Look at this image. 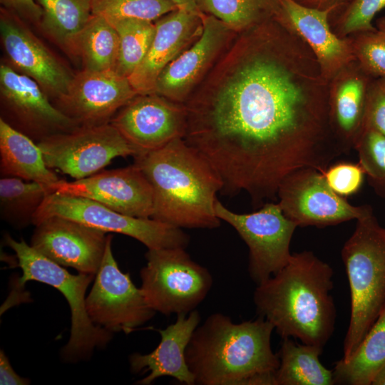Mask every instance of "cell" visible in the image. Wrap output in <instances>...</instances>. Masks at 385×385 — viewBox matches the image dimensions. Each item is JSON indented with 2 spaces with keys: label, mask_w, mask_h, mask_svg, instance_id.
<instances>
[{
  "label": "cell",
  "mask_w": 385,
  "mask_h": 385,
  "mask_svg": "<svg viewBox=\"0 0 385 385\" xmlns=\"http://www.w3.org/2000/svg\"><path fill=\"white\" fill-rule=\"evenodd\" d=\"M233 74L187 111L185 141L258 207L292 172L323 173L344 154L329 123V82L304 41L276 19L249 29Z\"/></svg>",
  "instance_id": "1"
},
{
  "label": "cell",
  "mask_w": 385,
  "mask_h": 385,
  "mask_svg": "<svg viewBox=\"0 0 385 385\" xmlns=\"http://www.w3.org/2000/svg\"><path fill=\"white\" fill-rule=\"evenodd\" d=\"M333 270L312 251L292 254L287 264L257 284L253 302L259 317L279 336L322 349L332 337L337 312Z\"/></svg>",
  "instance_id": "2"
},
{
  "label": "cell",
  "mask_w": 385,
  "mask_h": 385,
  "mask_svg": "<svg viewBox=\"0 0 385 385\" xmlns=\"http://www.w3.org/2000/svg\"><path fill=\"white\" fill-rule=\"evenodd\" d=\"M273 330L261 317L235 323L222 313L209 315L185 351L195 385H276L279 359L271 346Z\"/></svg>",
  "instance_id": "3"
},
{
  "label": "cell",
  "mask_w": 385,
  "mask_h": 385,
  "mask_svg": "<svg viewBox=\"0 0 385 385\" xmlns=\"http://www.w3.org/2000/svg\"><path fill=\"white\" fill-rule=\"evenodd\" d=\"M134 158L152 187L151 218L181 229L220 225L215 204L223 181L207 159L184 139Z\"/></svg>",
  "instance_id": "4"
},
{
  "label": "cell",
  "mask_w": 385,
  "mask_h": 385,
  "mask_svg": "<svg viewBox=\"0 0 385 385\" xmlns=\"http://www.w3.org/2000/svg\"><path fill=\"white\" fill-rule=\"evenodd\" d=\"M356 220L341 255L348 277L351 314L342 359H349L385 309V227L370 205Z\"/></svg>",
  "instance_id": "5"
},
{
  "label": "cell",
  "mask_w": 385,
  "mask_h": 385,
  "mask_svg": "<svg viewBox=\"0 0 385 385\" xmlns=\"http://www.w3.org/2000/svg\"><path fill=\"white\" fill-rule=\"evenodd\" d=\"M6 245L14 251L22 270L20 284L34 280L57 289L66 299L71 314V334L61 350L66 361L89 358L95 348H103L111 341L112 332L94 324L86 308V293L95 274H71L63 266L47 258L23 240L4 236Z\"/></svg>",
  "instance_id": "6"
},
{
  "label": "cell",
  "mask_w": 385,
  "mask_h": 385,
  "mask_svg": "<svg viewBox=\"0 0 385 385\" xmlns=\"http://www.w3.org/2000/svg\"><path fill=\"white\" fill-rule=\"evenodd\" d=\"M140 272V290L149 307L164 315L189 314L212 286L209 270L192 260L185 248L148 249Z\"/></svg>",
  "instance_id": "7"
},
{
  "label": "cell",
  "mask_w": 385,
  "mask_h": 385,
  "mask_svg": "<svg viewBox=\"0 0 385 385\" xmlns=\"http://www.w3.org/2000/svg\"><path fill=\"white\" fill-rule=\"evenodd\" d=\"M52 216L68 218L88 227L133 237L148 249L186 248L190 237L181 228L153 218L132 217L95 200L60 193H48L36 212L33 225Z\"/></svg>",
  "instance_id": "8"
},
{
  "label": "cell",
  "mask_w": 385,
  "mask_h": 385,
  "mask_svg": "<svg viewBox=\"0 0 385 385\" xmlns=\"http://www.w3.org/2000/svg\"><path fill=\"white\" fill-rule=\"evenodd\" d=\"M215 212L246 243L249 250L248 273L257 285L287 264L292 255L290 242L298 226L284 215L278 202H265L255 212L240 214L217 200Z\"/></svg>",
  "instance_id": "9"
},
{
  "label": "cell",
  "mask_w": 385,
  "mask_h": 385,
  "mask_svg": "<svg viewBox=\"0 0 385 385\" xmlns=\"http://www.w3.org/2000/svg\"><path fill=\"white\" fill-rule=\"evenodd\" d=\"M47 166L75 180L91 176L118 157L135 153L111 123L79 125L48 136L38 143Z\"/></svg>",
  "instance_id": "10"
},
{
  "label": "cell",
  "mask_w": 385,
  "mask_h": 385,
  "mask_svg": "<svg viewBox=\"0 0 385 385\" xmlns=\"http://www.w3.org/2000/svg\"><path fill=\"white\" fill-rule=\"evenodd\" d=\"M112 235H107L105 252L86 298L91 322L106 330L129 334L151 319L155 312L128 273L120 270L112 252Z\"/></svg>",
  "instance_id": "11"
},
{
  "label": "cell",
  "mask_w": 385,
  "mask_h": 385,
  "mask_svg": "<svg viewBox=\"0 0 385 385\" xmlns=\"http://www.w3.org/2000/svg\"><path fill=\"white\" fill-rule=\"evenodd\" d=\"M277 197L284 215L298 227H323L357 220L369 205L354 206L335 193L320 171L304 168L288 175Z\"/></svg>",
  "instance_id": "12"
},
{
  "label": "cell",
  "mask_w": 385,
  "mask_h": 385,
  "mask_svg": "<svg viewBox=\"0 0 385 385\" xmlns=\"http://www.w3.org/2000/svg\"><path fill=\"white\" fill-rule=\"evenodd\" d=\"M0 92L8 117L3 120L37 143L79 126L49 101L35 80L4 63L0 66Z\"/></svg>",
  "instance_id": "13"
},
{
  "label": "cell",
  "mask_w": 385,
  "mask_h": 385,
  "mask_svg": "<svg viewBox=\"0 0 385 385\" xmlns=\"http://www.w3.org/2000/svg\"><path fill=\"white\" fill-rule=\"evenodd\" d=\"M138 95L110 121L135 150L134 157L183 138L187 128V111L155 93Z\"/></svg>",
  "instance_id": "14"
},
{
  "label": "cell",
  "mask_w": 385,
  "mask_h": 385,
  "mask_svg": "<svg viewBox=\"0 0 385 385\" xmlns=\"http://www.w3.org/2000/svg\"><path fill=\"white\" fill-rule=\"evenodd\" d=\"M0 34L12 68L35 80L47 96L56 101L67 94L74 76L31 31L23 19L2 7Z\"/></svg>",
  "instance_id": "15"
},
{
  "label": "cell",
  "mask_w": 385,
  "mask_h": 385,
  "mask_svg": "<svg viewBox=\"0 0 385 385\" xmlns=\"http://www.w3.org/2000/svg\"><path fill=\"white\" fill-rule=\"evenodd\" d=\"M51 190L88 198L132 217L151 218L153 213L152 187L135 163L73 181L61 180Z\"/></svg>",
  "instance_id": "16"
},
{
  "label": "cell",
  "mask_w": 385,
  "mask_h": 385,
  "mask_svg": "<svg viewBox=\"0 0 385 385\" xmlns=\"http://www.w3.org/2000/svg\"><path fill=\"white\" fill-rule=\"evenodd\" d=\"M138 93L128 77L115 71L83 70L74 76L67 94L54 105L78 125L110 123Z\"/></svg>",
  "instance_id": "17"
},
{
  "label": "cell",
  "mask_w": 385,
  "mask_h": 385,
  "mask_svg": "<svg viewBox=\"0 0 385 385\" xmlns=\"http://www.w3.org/2000/svg\"><path fill=\"white\" fill-rule=\"evenodd\" d=\"M35 226L30 241L34 249L63 267L96 274L106 250V232L59 216Z\"/></svg>",
  "instance_id": "18"
},
{
  "label": "cell",
  "mask_w": 385,
  "mask_h": 385,
  "mask_svg": "<svg viewBox=\"0 0 385 385\" xmlns=\"http://www.w3.org/2000/svg\"><path fill=\"white\" fill-rule=\"evenodd\" d=\"M274 17L299 36L314 54L328 82L354 61L349 37L337 35L330 26L329 11L304 6L294 0H278Z\"/></svg>",
  "instance_id": "19"
},
{
  "label": "cell",
  "mask_w": 385,
  "mask_h": 385,
  "mask_svg": "<svg viewBox=\"0 0 385 385\" xmlns=\"http://www.w3.org/2000/svg\"><path fill=\"white\" fill-rule=\"evenodd\" d=\"M202 14L177 9L157 19L155 34L142 63L128 77L138 94L155 92L162 71L202 31Z\"/></svg>",
  "instance_id": "20"
},
{
  "label": "cell",
  "mask_w": 385,
  "mask_h": 385,
  "mask_svg": "<svg viewBox=\"0 0 385 385\" xmlns=\"http://www.w3.org/2000/svg\"><path fill=\"white\" fill-rule=\"evenodd\" d=\"M200 320L197 309L189 314H178L173 324L158 330L160 342L152 352L130 355L129 363L133 372L149 373L139 380L138 384L149 385L158 378L170 376L180 383L195 385L194 376L186 363L185 351Z\"/></svg>",
  "instance_id": "21"
},
{
  "label": "cell",
  "mask_w": 385,
  "mask_h": 385,
  "mask_svg": "<svg viewBox=\"0 0 385 385\" xmlns=\"http://www.w3.org/2000/svg\"><path fill=\"white\" fill-rule=\"evenodd\" d=\"M202 31L196 42L171 61L159 75L155 93L182 101L223 46L231 29L210 14H202Z\"/></svg>",
  "instance_id": "22"
},
{
  "label": "cell",
  "mask_w": 385,
  "mask_h": 385,
  "mask_svg": "<svg viewBox=\"0 0 385 385\" xmlns=\"http://www.w3.org/2000/svg\"><path fill=\"white\" fill-rule=\"evenodd\" d=\"M372 79L354 60L329 81L330 126L344 153L354 149L361 131Z\"/></svg>",
  "instance_id": "23"
},
{
  "label": "cell",
  "mask_w": 385,
  "mask_h": 385,
  "mask_svg": "<svg viewBox=\"0 0 385 385\" xmlns=\"http://www.w3.org/2000/svg\"><path fill=\"white\" fill-rule=\"evenodd\" d=\"M0 174L38 183L49 190L61 179L49 168L38 143L0 118Z\"/></svg>",
  "instance_id": "24"
},
{
  "label": "cell",
  "mask_w": 385,
  "mask_h": 385,
  "mask_svg": "<svg viewBox=\"0 0 385 385\" xmlns=\"http://www.w3.org/2000/svg\"><path fill=\"white\" fill-rule=\"evenodd\" d=\"M119 45L118 34L111 23L92 14L66 48L81 59L84 70L115 71Z\"/></svg>",
  "instance_id": "25"
},
{
  "label": "cell",
  "mask_w": 385,
  "mask_h": 385,
  "mask_svg": "<svg viewBox=\"0 0 385 385\" xmlns=\"http://www.w3.org/2000/svg\"><path fill=\"white\" fill-rule=\"evenodd\" d=\"M385 366V309L369 330L352 356L335 363V384L370 385Z\"/></svg>",
  "instance_id": "26"
},
{
  "label": "cell",
  "mask_w": 385,
  "mask_h": 385,
  "mask_svg": "<svg viewBox=\"0 0 385 385\" xmlns=\"http://www.w3.org/2000/svg\"><path fill=\"white\" fill-rule=\"evenodd\" d=\"M323 349L310 344H299L291 338H284L278 356L279 365L275 372L276 385H332L333 371L319 361Z\"/></svg>",
  "instance_id": "27"
},
{
  "label": "cell",
  "mask_w": 385,
  "mask_h": 385,
  "mask_svg": "<svg viewBox=\"0 0 385 385\" xmlns=\"http://www.w3.org/2000/svg\"><path fill=\"white\" fill-rule=\"evenodd\" d=\"M51 192L46 187L14 177L0 179V216L16 229L33 224L34 217Z\"/></svg>",
  "instance_id": "28"
},
{
  "label": "cell",
  "mask_w": 385,
  "mask_h": 385,
  "mask_svg": "<svg viewBox=\"0 0 385 385\" xmlns=\"http://www.w3.org/2000/svg\"><path fill=\"white\" fill-rule=\"evenodd\" d=\"M200 11L212 15L230 29L247 31L274 18L278 0H196Z\"/></svg>",
  "instance_id": "29"
},
{
  "label": "cell",
  "mask_w": 385,
  "mask_h": 385,
  "mask_svg": "<svg viewBox=\"0 0 385 385\" xmlns=\"http://www.w3.org/2000/svg\"><path fill=\"white\" fill-rule=\"evenodd\" d=\"M35 1L42 10V29L65 48L92 15L91 0Z\"/></svg>",
  "instance_id": "30"
},
{
  "label": "cell",
  "mask_w": 385,
  "mask_h": 385,
  "mask_svg": "<svg viewBox=\"0 0 385 385\" xmlns=\"http://www.w3.org/2000/svg\"><path fill=\"white\" fill-rule=\"evenodd\" d=\"M106 19L119 36V54L115 71L128 78L147 55L155 34V24L135 18Z\"/></svg>",
  "instance_id": "31"
},
{
  "label": "cell",
  "mask_w": 385,
  "mask_h": 385,
  "mask_svg": "<svg viewBox=\"0 0 385 385\" xmlns=\"http://www.w3.org/2000/svg\"><path fill=\"white\" fill-rule=\"evenodd\" d=\"M374 29L349 36L354 59L371 78L385 76V16L374 22Z\"/></svg>",
  "instance_id": "32"
},
{
  "label": "cell",
  "mask_w": 385,
  "mask_h": 385,
  "mask_svg": "<svg viewBox=\"0 0 385 385\" xmlns=\"http://www.w3.org/2000/svg\"><path fill=\"white\" fill-rule=\"evenodd\" d=\"M177 9L170 0H91L92 14L106 19L135 18L153 21Z\"/></svg>",
  "instance_id": "33"
},
{
  "label": "cell",
  "mask_w": 385,
  "mask_h": 385,
  "mask_svg": "<svg viewBox=\"0 0 385 385\" xmlns=\"http://www.w3.org/2000/svg\"><path fill=\"white\" fill-rule=\"evenodd\" d=\"M354 149L371 184L378 192L385 195V135L373 127L364 125Z\"/></svg>",
  "instance_id": "34"
},
{
  "label": "cell",
  "mask_w": 385,
  "mask_h": 385,
  "mask_svg": "<svg viewBox=\"0 0 385 385\" xmlns=\"http://www.w3.org/2000/svg\"><path fill=\"white\" fill-rule=\"evenodd\" d=\"M384 7L385 0H351L330 14V26L342 38L372 30L374 17Z\"/></svg>",
  "instance_id": "35"
},
{
  "label": "cell",
  "mask_w": 385,
  "mask_h": 385,
  "mask_svg": "<svg viewBox=\"0 0 385 385\" xmlns=\"http://www.w3.org/2000/svg\"><path fill=\"white\" fill-rule=\"evenodd\" d=\"M322 174L329 188L343 197L356 193L361 188L366 175L359 163L349 162L329 165Z\"/></svg>",
  "instance_id": "36"
},
{
  "label": "cell",
  "mask_w": 385,
  "mask_h": 385,
  "mask_svg": "<svg viewBox=\"0 0 385 385\" xmlns=\"http://www.w3.org/2000/svg\"><path fill=\"white\" fill-rule=\"evenodd\" d=\"M364 125L373 127L385 135V76L373 78L370 83L363 124Z\"/></svg>",
  "instance_id": "37"
},
{
  "label": "cell",
  "mask_w": 385,
  "mask_h": 385,
  "mask_svg": "<svg viewBox=\"0 0 385 385\" xmlns=\"http://www.w3.org/2000/svg\"><path fill=\"white\" fill-rule=\"evenodd\" d=\"M2 8L11 11L24 21L40 25L42 10L35 0H0Z\"/></svg>",
  "instance_id": "38"
},
{
  "label": "cell",
  "mask_w": 385,
  "mask_h": 385,
  "mask_svg": "<svg viewBox=\"0 0 385 385\" xmlns=\"http://www.w3.org/2000/svg\"><path fill=\"white\" fill-rule=\"evenodd\" d=\"M30 381L18 375L12 368L8 357L4 351L0 352V384L1 385H26Z\"/></svg>",
  "instance_id": "39"
},
{
  "label": "cell",
  "mask_w": 385,
  "mask_h": 385,
  "mask_svg": "<svg viewBox=\"0 0 385 385\" xmlns=\"http://www.w3.org/2000/svg\"><path fill=\"white\" fill-rule=\"evenodd\" d=\"M295 2L314 9L333 12L346 5L351 0H294Z\"/></svg>",
  "instance_id": "40"
},
{
  "label": "cell",
  "mask_w": 385,
  "mask_h": 385,
  "mask_svg": "<svg viewBox=\"0 0 385 385\" xmlns=\"http://www.w3.org/2000/svg\"><path fill=\"white\" fill-rule=\"evenodd\" d=\"M170 1H172L175 4H176L179 9H183L192 13L202 14L200 11L197 5L196 0H170Z\"/></svg>",
  "instance_id": "41"
},
{
  "label": "cell",
  "mask_w": 385,
  "mask_h": 385,
  "mask_svg": "<svg viewBox=\"0 0 385 385\" xmlns=\"http://www.w3.org/2000/svg\"><path fill=\"white\" fill-rule=\"evenodd\" d=\"M372 385H385V366L376 374L372 382Z\"/></svg>",
  "instance_id": "42"
}]
</instances>
